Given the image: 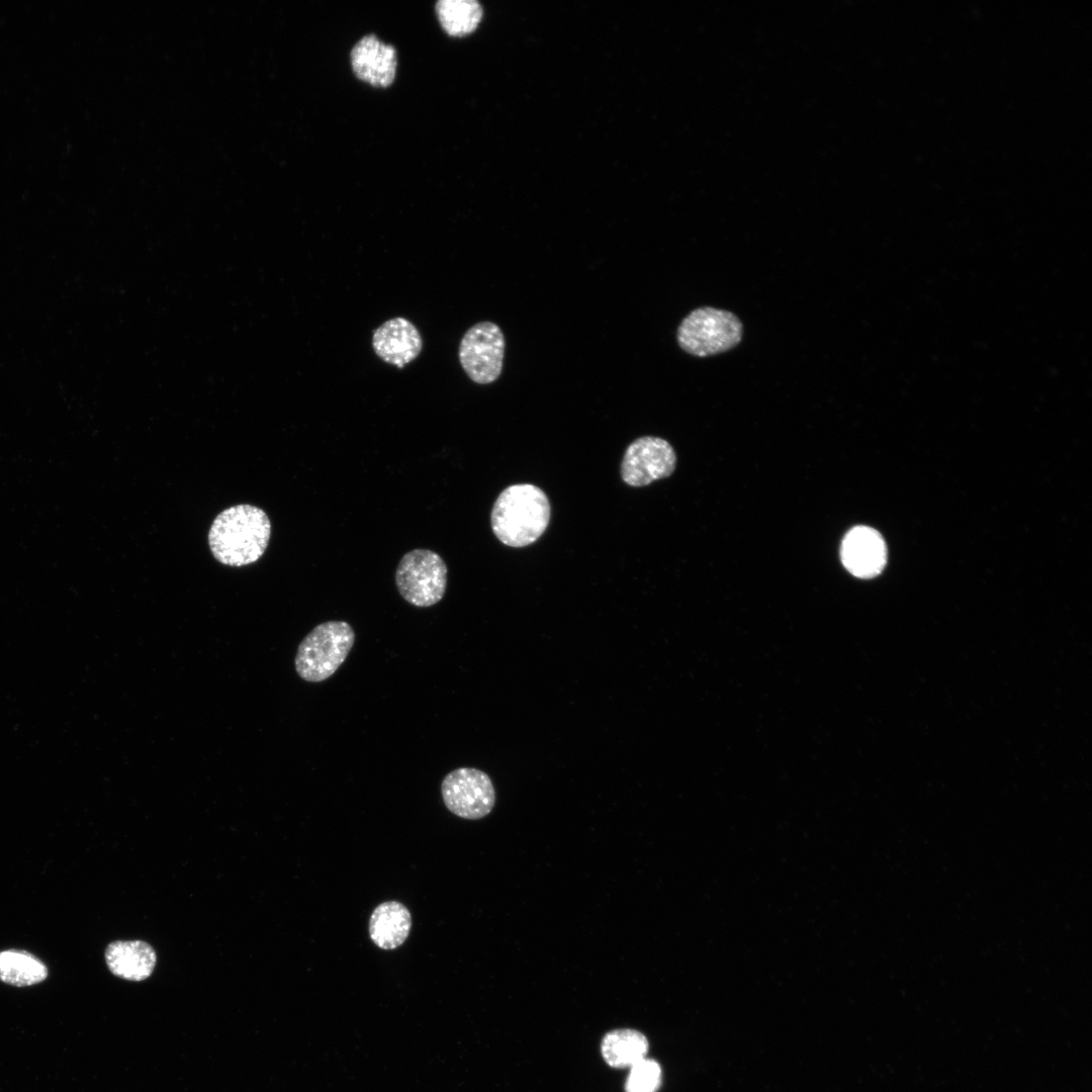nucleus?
Wrapping results in <instances>:
<instances>
[{
  "label": "nucleus",
  "instance_id": "obj_10",
  "mask_svg": "<svg viewBox=\"0 0 1092 1092\" xmlns=\"http://www.w3.org/2000/svg\"><path fill=\"white\" fill-rule=\"evenodd\" d=\"M375 354L384 362L403 368L422 351V337L408 320L397 316L384 322L372 337Z\"/></svg>",
  "mask_w": 1092,
  "mask_h": 1092
},
{
  "label": "nucleus",
  "instance_id": "obj_17",
  "mask_svg": "<svg viewBox=\"0 0 1092 1092\" xmlns=\"http://www.w3.org/2000/svg\"><path fill=\"white\" fill-rule=\"evenodd\" d=\"M661 1085V1068L651 1059L644 1058L632 1067L628 1074L626 1092H656Z\"/></svg>",
  "mask_w": 1092,
  "mask_h": 1092
},
{
  "label": "nucleus",
  "instance_id": "obj_9",
  "mask_svg": "<svg viewBox=\"0 0 1092 1092\" xmlns=\"http://www.w3.org/2000/svg\"><path fill=\"white\" fill-rule=\"evenodd\" d=\"M841 561L854 576L872 578L883 570L887 561V548L881 534L873 528L857 526L844 536L841 544Z\"/></svg>",
  "mask_w": 1092,
  "mask_h": 1092
},
{
  "label": "nucleus",
  "instance_id": "obj_8",
  "mask_svg": "<svg viewBox=\"0 0 1092 1092\" xmlns=\"http://www.w3.org/2000/svg\"><path fill=\"white\" fill-rule=\"evenodd\" d=\"M676 456L671 445L658 437L645 436L633 441L625 451L622 479L631 486H644L669 476Z\"/></svg>",
  "mask_w": 1092,
  "mask_h": 1092
},
{
  "label": "nucleus",
  "instance_id": "obj_3",
  "mask_svg": "<svg viewBox=\"0 0 1092 1092\" xmlns=\"http://www.w3.org/2000/svg\"><path fill=\"white\" fill-rule=\"evenodd\" d=\"M354 642L355 632L349 623H321L298 645L294 659L297 674L309 682L329 678L345 661Z\"/></svg>",
  "mask_w": 1092,
  "mask_h": 1092
},
{
  "label": "nucleus",
  "instance_id": "obj_1",
  "mask_svg": "<svg viewBox=\"0 0 1092 1092\" xmlns=\"http://www.w3.org/2000/svg\"><path fill=\"white\" fill-rule=\"evenodd\" d=\"M270 535L271 523L262 509L237 505L215 517L208 532V544L218 562L240 567L261 558Z\"/></svg>",
  "mask_w": 1092,
  "mask_h": 1092
},
{
  "label": "nucleus",
  "instance_id": "obj_16",
  "mask_svg": "<svg viewBox=\"0 0 1092 1092\" xmlns=\"http://www.w3.org/2000/svg\"><path fill=\"white\" fill-rule=\"evenodd\" d=\"M436 12L442 27L451 36L471 33L482 18V7L474 0H440Z\"/></svg>",
  "mask_w": 1092,
  "mask_h": 1092
},
{
  "label": "nucleus",
  "instance_id": "obj_13",
  "mask_svg": "<svg viewBox=\"0 0 1092 1092\" xmlns=\"http://www.w3.org/2000/svg\"><path fill=\"white\" fill-rule=\"evenodd\" d=\"M412 928L410 910L398 901H386L373 910L369 919L371 940L381 949H394L408 937Z\"/></svg>",
  "mask_w": 1092,
  "mask_h": 1092
},
{
  "label": "nucleus",
  "instance_id": "obj_2",
  "mask_svg": "<svg viewBox=\"0 0 1092 1092\" xmlns=\"http://www.w3.org/2000/svg\"><path fill=\"white\" fill-rule=\"evenodd\" d=\"M496 538L510 547L535 542L550 520V504L544 491L529 483L513 484L497 496L491 511Z\"/></svg>",
  "mask_w": 1092,
  "mask_h": 1092
},
{
  "label": "nucleus",
  "instance_id": "obj_7",
  "mask_svg": "<svg viewBox=\"0 0 1092 1092\" xmlns=\"http://www.w3.org/2000/svg\"><path fill=\"white\" fill-rule=\"evenodd\" d=\"M441 795L447 809L463 819H481L495 804L490 778L474 767H459L447 774L441 784Z\"/></svg>",
  "mask_w": 1092,
  "mask_h": 1092
},
{
  "label": "nucleus",
  "instance_id": "obj_6",
  "mask_svg": "<svg viewBox=\"0 0 1092 1092\" xmlns=\"http://www.w3.org/2000/svg\"><path fill=\"white\" fill-rule=\"evenodd\" d=\"M505 346L500 328L491 322H480L468 329L458 353L467 376L478 384L495 381L502 373Z\"/></svg>",
  "mask_w": 1092,
  "mask_h": 1092
},
{
  "label": "nucleus",
  "instance_id": "obj_15",
  "mask_svg": "<svg viewBox=\"0 0 1092 1092\" xmlns=\"http://www.w3.org/2000/svg\"><path fill=\"white\" fill-rule=\"evenodd\" d=\"M47 977V967L33 954L18 949L0 951V980L2 982L25 987L40 983Z\"/></svg>",
  "mask_w": 1092,
  "mask_h": 1092
},
{
  "label": "nucleus",
  "instance_id": "obj_5",
  "mask_svg": "<svg viewBox=\"0 0 1092 1092\" xmlns=\"http://www.w3.org/2000/svg\"><path fill=\"white\" fill-rule=\"evenodd\" d=\"M395 583L400 596L416 607H431L441 601L447 585V566L439 554L415 549L399 561Z\"/></svg>",
  "mask_w": 1092,
  "mask_h": 1092
},
{
  "label": "nucleus",
  "instance_id": "obj_4",
  "mask_svg": "<svg viewBox=\"0 0 1092 1092\" xmlns=\"http://www.w3.org/2000/svg\"><path fill=\"white\" fill-rule=\"evenodd\" d=\"M742 332V324L734 313L705 306L694 309L681 321L676 338L687 353L707 357L735 347Z\"/></svg>",
  "mask_w": 1092,
  "mask_h": 1092
},
{
  "label": "nucleus",
  "instance_id": "obj_11",
  "mask_svg": "<svg viewBox=\"0 0 1092 1092\" xmlns=\"http://www.w3.org/2000/svg\"><path fill=\"white\" fill-rule=\"evenodd\" d=\"M350 57L358 79L375 87H387L393 82L397 64L395 49L374 34L363 36L353 47Z\"/></svg>",
  "mask_w": 1092,
  "mask_h": 1092
},
{
  "label": "nucleus",
  "instance_id": "obj_12",
  "mask_svg": "<svg viewBox=\"0 0 1092 1092\" xmlns=\"http://www.w3.org/2000/svg\"><path fill=\"white\" fill-rule=\"evenodd\" d=\"M109 971L129 981L148 979L156 966L157 956L151 944L143 940H116L105 950Z\"/></svg>",
  "mask_w": 1092,
  "mask_h": 1092
},
{
  "label": "nucleus",
  "instance_id": "obj_14",
  "mask_svg": "<svg viewBox=\"0 0 1092 1092\" xmlns=\"http://www.w3.org/2000/svg\"><path fill=\"white\" fill-rule=\"evenodd\" d=\"M647 1052L646 1036L631 1028L612 1030L604 1036L601 1043L602 1056L613 1068H630L646 1058Z\"/></svg>",
  "mask_w": 1092,
  "mask_h": 1092
}]
</instances>
